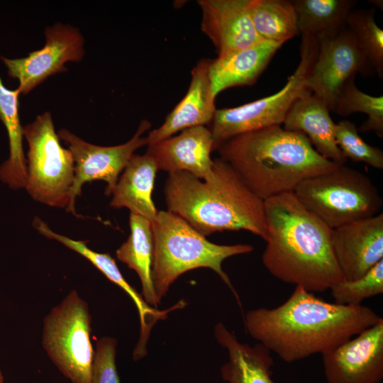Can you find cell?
Segmentation results:
<instances>
[{"label":"cell","instance_id":"obj_7","mask_svg":"<svg viewBox=\"0 0 383 383\" xmlns=\"http://www.w3.org/2000/svg\"><path fill=\"white\" fill-rule=\"evenodd\" d=\"M318 50L317 38L302 34L299 65L279 91L238 106L216 109L210 129L213 150L235 136L283 123L294 103L312 94L307 82Z\"/></svg>","mask_w":383,"mask_h":383},{"label":"cell","instance_id":"obj_22","mask_svg":"<svg viewBox=\"0 0 383 383\" xmlns=\"http://www.w3.org/2000/svg\"><path fill=\"white\" fill-rule=\"evenodd\" d=\"M154 158L148 152L133 155L118 178L110 206L127 208L131 213L154 221L157 211L152 201L157 171Z\"/></svg>","mask_w":383,"mask_h":383},{"label":"cell","instance_id":"obj_31","mask_svg":"<svg viewBox=\"0 0 383 383\" xmlns=\"http://www.w3.org/2000/svg\"><path fill=\"white\" fill-rule=\"evenodd\" d=\"M117 340L102 337L96 341L90 383H120L116 365Z\"/></svg>","mask_w":383,"mask_h":383},{"label":"cell","instance_id":"obj_17","mask_svg":"<svg viewBox=\"0 0 383 383\" xmlns=\"http://www.w3.org/2000/svg\"><path fill=\"white\" fill-rule=\"evenodd\" d=\"M212 151L213 140L210 129L195 126L148 145L146 152L154 158L158 170L168 173L185 171L206 180L213 175Z\"/></svg>","mask_w":383,"mask_h":383},{"label":"cell","instance_id":"obj_25","mask_svg":"<svg viewBox=\"0 0 383 383\" xmlns=\"http://www.w3.org/2000/svg\"><path fill=\"white\" fill-rule=\"evenodd\" d=\"M299 33L316 38L331 36L347 28V21L357 4L354 0H292Z\"/></svg>","mask_w":383,"mask_h":383},{"label":"cell","instance_id":"obj_32","mask_svg":"<svg viewBox=\"0 0 383 383\" xmlns=\"http://www.w3.org/2000/svg\"><path fill=\"white\" fill-rule=\"evenodd\" d=\"M4 382V377H3V374H2V372L0 370V383H3Z\"/></svg>","mask_w":383,"mask_h":383},{"label":"cell","instance_id":"obj_23","mask_svg":"<svg viewBox=\"0 0 383 383\" xmlns=\"http://www.w3.org/2000/svg\"><path fill=\"white\" fill-rule=\"evenodd\" d=\"M20 89H9L0 77V119L5 126L9 141V159L0 166V179L9 187L25 188L27 161L23 148V126L19 116Z\"/></svg>","mask_w":383,"mask_h":383},{"label":"cell","instance_id":"obj_21","mask_svg":"<svg viewBox=\"0 0 383 383\" xmlns=\"http://www.w3.org/2000/svg\"><path fill=\"white\" fill-rule=\"evenodd\" d=\"M214 336L226 348L228 360L221 368L227 383H274L272 378L274 365L270 351L258 343L254 345L240 343L234 332L222 323L214 327Z\"/></svg>","mask_w":383,"mask_h":383},{"label":"cell","instance_id":"obj_18","mask_svg":"<svg viewBox=\"0 0 383 383\" xmlns=\"http://www.w3.org/2000/svg\"><path fill=\"white\" fill-rule=\"evenodd\" d=\"M210 60L201 59L191 72L188 90L167 116L164 123L146 136L148 145L155 144L184 129L211 123L216 111L209 77Z\"/></svg>","mask_w":383,"mask_h":383},{"label":"cell","instance_id":"obj_6","mask_svg":"<svg viewBox=\"0 0 383 383\" xmlns=\"http://www.w3.org/2000/svg\"><path fill=\"white\" fill-rule=\"evenodd\" d=\"M294 193L308 211L332 229L374 216L383 204L371 179L345 165L303 181Z\"/></svg>","mask_w":383,"mask_h":383},{"label":"cell","instance_id":"obj_19","mask_svg":"<svg viewBox=\"0 0 383 383\" xmlns=\"http://www.w3.org/2000/svg\"><path fill=\"white\" fill-rule=\"evenodd\" d=\"M282 45L262 40L247 48L210 60L209 72L214 96L229 88L255 84Z\"/></svg>","mask_w":383,"mask_h":383},{"label":"cell","instance_id":"obj_1","mask_svg":"<svg viewBox=\"0 0 383 383\" xmlns=\"http://www.w3.org/2000/svg\"><path fill=\"white\" fill-rule=\"evenodd\" d=\"M382 319L368 306L329 303L295 286L279 306L248 311L244 324L252 338L291 363L323 355Z\"/></svg>","mask_w":383,"mask_h":383},{"label":"cell","instance_id":"obj_30","mask_svg":"<svg viewBox=\"0 0 383 383\" xmlns=\"http://www.w3.org/2000/svg\"><path fill=\"white\" fill-rule=\"evenodd\" d=\"M334 138L337 146L347 159L364 162L375 169H383L382 150L367 143L359 135L353 122L343 120L335 123Z\"/></svg>","mask_w":383,"mask_h":383},{"label":"cell","instance_id":"obj_12","mask_svg":"<svg viewBox=\"0 0 383 383\" xmlns=\"http://www.w3.org/2000/svg\"><path fill=\"white\" fill-rule=\"evenodd\" d=\"M317 39L318 54L307 84L311 93L333 112L339 92L350 77L375 72L348 27L336 35Z\"/></svg>","mask_w":383,"mask_h":383},{"label":"cell","instance_id":"obj_24","mask_svg":"<svg viewBox=\"0 0 383 383\" xmlns=\"http://www.w3.org/2000/svg\"><path fill=\"white\" fill-rule=\"evenodd\" d=\"M131 234L127 240L116 250V257L138 274L142 296L152 307L160 304L157 299L152 280L153 235L152 222L148 219L131 213Z\"/></svg>","mask_w":383,"mask_h":383},{"label":"cell","instance_id":"obj_3","mask_svg":"<svg viewBox=\"0 0 383 383\" xmlns=\"http://www.w3.org/2000/svg\"><path fill=\"white\" fill-rule=\"evenodd\" d=\"M213 160V175L206 180L185 171L169 173L164 186L167 211L205 237L245 230L266 240L265 201L229 164L220 157Z\"/></svg>","mask_w":383,"mask_h":383},{"label":"cell","instance_id":"obj_2","mask_svg":"<svg viewBox=\"0 0 383 383\" xmlns=\"http://www.w3.org/2000/svg\"><path fill=\"white\" fill-rule=\"evenodd\" d=\"M265 208L267 238L262 261L273 277L313 293L345 279L333 250V229L294 192L265 200Z\"/></svg>","mask_w":383,"mask_h":383},{"label":"cell","instance_id":"obj_8","mask_svg":"<svg viewBox=\"0 0 383 383\" xmlns=\"http://www.w3.org/2000/svg\"><path fill=\"white\" fill-rule=\"evenodd\" d=\"M23 133L28 145L26 189L38 202L67 209L74 179V161L70 150L60 143L51 113L38 115L23 126Z\"/></svg>","mask_w":383,"mask_h":383},{"label":"cell","instance_id":"obj_15","mask_svg":"<svg viewBox=\"0 0 383 383\" xmlns=\"http://www.w3.org/2000/svg\"><path fill=\"white\" fill-rule=\"evenodd\" d=\"M250 0H198L201 29L216 48L218 56L250 47L262 39L249 13Z\"/></svg>","mask_w":383,"mask_h":383},{"label":"cell","instance_id":"obj_4","mask_svg":"<svg viewBox=\"0 0 383 383\" xmlns=\"http://www.w3.org/2000/svg\"><path fill=\"white\" fill-rule=\"evenodd\" d=\"M216 150L250 190L264 201L294 192L303 181L341 165L318 154L303 133L280 126L235 136Z\"/></svg>","mask_w":383,"mask_h":383},{"label":"cell","instance_id":"obj_13","mask_svg":"<svg viewBox=\"0 0 383 383\" xmlns=\"http://www.w3.org/2000/svg\"><path fill=\"white\" fill-rule=\"evenodd\" d=\"M321 355L327 383H380L383 319Z\"/></svg>","mask_w":383,"mask_h":383},{"label":"cell","instance_id":"obj_11","mask_svg":"<svg viewBox=\"0 0 383 383\" xmlns=\"http://www.w3.org/2000/svg\"><path fill=\"white\" fill-rule=\"evenodd\" d=\"M43 48L25 57L0 56L8 75L16 79L22 94H28L46 79L67 70L65 64L77 62L84 56V39L78 28L60 22L45 27Z\"/></svg>","mask_w":383,"mask_h":383},{"label":"cell","instance_id":"obj_5","mask_svg":"<svg viewBox=\"0 0 383 383\" xmlns=\"http://www.w3.org/2000/svg\"><path fill=\"white\" fill-rule=\"evenodd\" d=\"M153 256L152 280L160 303L170 286L184 272L200 267L214 271L229 287L240 306V301L222 268L226 258L251 252L248 244L218 245L209 241L177 215L160 211L152 222Z\"/></svg>","mask_w":383,"mask_h":383},{"label":"cell","instance_id":"obj_27","mask_svg":"<svg viewBox=\"0 0 383 383\" xmlns=\"http://www.w3.org/2000/svg\"><path fill=\"white\" fill-rule=\"evenodd\" d=\"M355 76L350 77L342 87L333 113L348 116L356 112L364 113L367 119L357 128L361 132L374 131L383 137V96L362 92L355 85Z\"/></svg>","mask_w":383,"mask_h":383},{"label":"cell","instance_id":"obj_20","mask_svg":"<svg viewBox=\"0 0 383 383\" xmlns=\"http://www.w3.org/2000/svg\"><path fill=\"white\" fill-rule=\"evenodd\" d=\"M325 101L311 94L294 103L284 118V128L303 133L318 154L336 164L345 165L348 159L335 143V123Z\"/></svg>","mask_w":383,"mask_h":383},{"label":"cell","instance_id":"obj_14","mask_svg":"<svg viewBox=\"0 0 383 383\" xmlns=\"http://www.w3.org/2000/svg\"><path fill=\"white\" fill-rule=\"evenodd\" d=\"M332 245L344 279L362 277L383 260V213L333 229Z\"/></svg>","mask_w":383,"mask_h":383},{"label":"cell","instance_id":"obj_29","mask_svg":"<svg viewBox=\"0 0 383 383\" xmlns=\"http://www.w3.org/2000/svg\"><path fill=\"white\" fill-rule=\"evenodd\" d=\"M331 296L337 304L361 305L367 299L383 294V260H380L362 277L343 281L331 289Z\"/></svg>","mask_w":383,"mask_h":383},{"label":"cell","instance_id":"obj_9","mask_svg":"<svg viewBox=\"0 0 383 383\" xmlns=\"http://www.w3.org/2000/svg\"><path fill=\"white\" fill-rule=\"evenodd\" d=\"M91 316L75 290L53 307L43 321L42 345L57 368L71 383H90L94 357Z\"/></svg>","mask_w":383,"mask_h":383},{"label":"cell","instance_id":"obj_26","mask_svg":"<svg viewBox=\"0 0 383 383\" xmlns=\"http://www.w3.org/2000/svg\"><path fill=\"white\" fill-rule=\"evenodd\" d=\"M248 9L255 29L262 40L284 44L299 33L292 1L250 0Z\"/></svg>","mask_w":383,"mask_h":383},{"label":"cell","instance_id":"obj_16","mask_svg":"<svg viewBox=\"0 0 383 383\" xmlns=\"http://www.w3.org/2000/svg\"><path fill=\"white\" fill-rule=\"evenodd\" d=\"M33 226L43 235L61 243L87 258L110 281L128 294L135 304L140 318V336L133 350V359L138 360L145 357L148 353L147 343L154 325L158 321L166 318L170 311L184 307L186 303L180 301L170 309L163 311L150 306L144 300L143 296L125 279L114 259L109 254L96 252L91 250L84 241L73 240L52 231L38 217L34 218Z\"/></svg>","mask_w":383,"mask_h":383},{"label":"cell","instance_id":"obj_28","mask_svg":"<svg viewBox=\"0 0 383 383\" xmlns=\"http://www.w3.org/2000/svg\"><path fill=\"white\" fill-rule=\"evenodd\" d=\"M375 8L354 9L350 13L347 27L372 67L375 74L383 77V30L377 24Z\"/></svg>","mask_w":383,"mask_h":383},{"label":"cell","instance_id":"obj_10","mask_svg":"<svg viewBox=\"0 0 383 383\" xmlns=\"http://www.w3.org/2000/svg\"><path fill=\"white\" fill-rule=\"evenodd\" d=\"M150 127V121L143 120L128 141L109 147L89 143L66 128L58 131L59 138L67 143L74 161V179L70 204L66 209L67 212L77 216L75 201L77 197L80 196L82 187L85 182L103 180L107 183L105 194H112L120 174L134 155V152L148 145L147 138L143 136V134Z\"/></svg>","mask_w":383,"mask_h":383}]
</instances>
